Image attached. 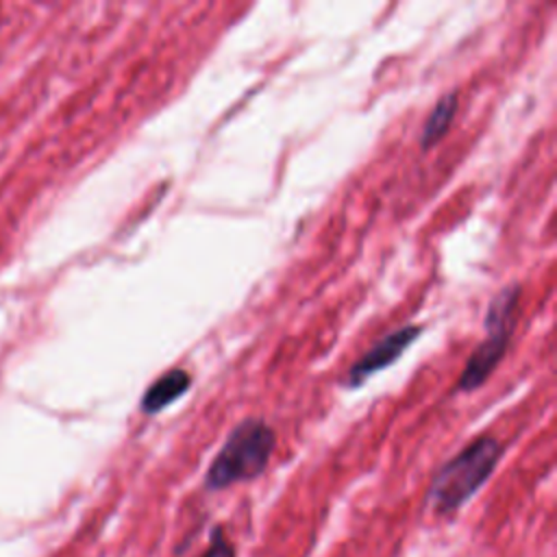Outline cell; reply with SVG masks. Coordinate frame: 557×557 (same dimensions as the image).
Returning a JSON list of instances; mask_svg holds the SVG:
<instances>
[{
	"label": "cell",
	"instance_id": "6da1fadb",
	"mask_svg": "<svg viewBox=\"0 0 557 557\" xmlns=\"http://www.w3.org/2000/svg\"><path fill=\"white\" fill-rule=\"evenodd\" d=\"M503 457V442L494 435H479L448 459L433 476L426 500L437 516L457 511L492 476Z\"/></svg>",
	"mask_w": 557,
	"mask_h": 557
},
{
	"label": "cell",
	"instance_id": "7a4b0ae2",
	"mask_svg": "<svg viewBox=\"0 0 557 557\" xmlns=\"http://www.w3.org/2000/svg\"><path fill=\"white\" fill-rule=\"evenodd\" d=\"M274 429L261 418H248L239 422L213 457L205 474V485L211 492H220L239 481L257 479L274 453Z\"/></svg>",
	"mask_w": 557,
	"mask_h": 557
},
{
	"label": "cell",
	"instance_id": "3957f363",
	"mask_svg": "<svg viewBox=\"0 0 557 557\" xmlns=\"http://www.w3.org/2000/svg\"><path fill=\"white\" fill-rule=\"evenodd\" d=\"M518 300H520L518 283L507 285L492 298V302L485 311V320H483L487 335L476 346V350L470 355V359L466 361V368L459 374L457 389L472 392V389L481 387L485 383V379L494 372V368L498 366V361L503 359V355L509 346Z\"/></svg>",
	"mask_w": 557,
	"mask_h": 557
},
{
	"label": "cell",
	"instance_id": "277c9868",
	"mask_svg": "<svg viewBox=\"0 0 557 557\" xmlns=\"http://www.w3.org/2000/svg\"><path fill=\"white\" fill-rule=\"evenodd\" d=\"M422 333V326L407 324L400 329H394L385 337H381L368 352H363L346 372L344 385L346 387H359L363 385L372 374L389 368Z\"/></svg>",
	"mask_w": 557,
	"mask_h": 557
},
{
	"label": "cell",
	"instance_id": "5b68a950",
	"mask_svg": "<svg viewBox=\"0 0 557 557\" xmlns=\"http://www.w3.org/2000/svg\"><path fill=\"white\" fill-rule=\"evenodd\" d=\"M189 385H191V376H189L187 370L172 368V370L163 372L144 392V396H141V411L146 416L163 411L165 407L176 403L181 396H185Z\"/></svg>",
	"mask_w": 557,
	"mask_h": 557
},
{
	"label": "cell",
	"instance_id": "8992f818",
	"mask_svg": "<svg viewBox=\"0 0 557 557\" xmlns=\"http://www.w3.org/2000/svg\"><path fill=\"white\" fill-rule=\"evenodd\" d=\"M457 107H459V94L457 91H448L435 102V107L426 115L422 133H420V144H422L424 150L435 146L448 133V128L453 126V120L457 115Z\"/></svg>",
	"mask_w": 557,
	"mask_h": 557
},
{
	"label": "cell",
	"instance_id": "52a82bcc",
	"mask_svg": "<svg viewBox=\"0 0 557 557\" xmlns=\"http://www.w3.org/2000/svg\"><path fill=\"white\" fill-rule=\"evenodd\" d=\"M202 557H237V553H235V546L231 544V540L224 535V531L220 527H215L211 531V540H209V546Z\"/></svg>",
	"mask_w": 557,
	"mask_h": 557
}]
</instances>
